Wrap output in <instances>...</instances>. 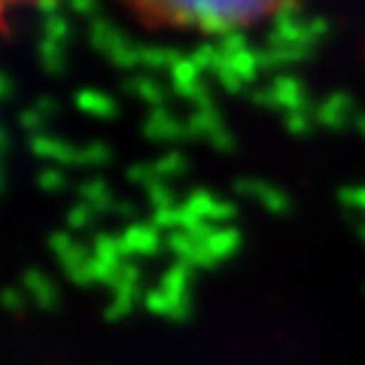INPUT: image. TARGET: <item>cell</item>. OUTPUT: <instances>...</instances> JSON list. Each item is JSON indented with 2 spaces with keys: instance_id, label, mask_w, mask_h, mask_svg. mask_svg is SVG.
Masks as SVG:
<instances>
[{
  "instance_id": "83f0119b",
  "label": "cell",
  "mask_w": 365,
  "mask_h": 365,
  "mask_svg": "<svg viewBox=\"0 0 365 365\" xmlns=\"http://www.w3.org/2000/svg\"><path fill=\"white\" fill-rule=\"evenodd\" d=\"M34 110H37V113H43V116H46V119H49V116H52V113H55V101H46V98H40V101H37V104H34Z\"/></svg>"
},
{
  "instance_id": "d6986e66",
  "label": "cell",
  "mask_w": 365,
  "mask_h": 365,
  "mask_svg": "<svg viewBox=\"0 0 365 365\" xmlns=\"http://www.w3.org/2000/svg\"><path fill=\"white\" fill-rule=\"evenodd\" d=\"M110 146L104 140H88L86 146H79V158L76 165L79 168H104L110 162Z\"/></svg>"
},
{
  "instance_id": "d4e9b609",
  "label": "cell",
  "mask_w": 365,
  "mask_h": 365,
  "mask_svg": "<svg viewBox=\"0 0 365 365\" xmlns=\"http://www.w3.org/2000/svg\"><path fill=\"white\" fill-rule=\"evenodd\" d=\"M338 201L344 204V207H353V210L365 213V186H344V189H338Z\"/></svg>"
},
{
  "instance_id": "44dd1931",
  "label": "cell",
  "mask_w": 365,
  "mask_h": 365,
  "mask_svg": "<svg viewBox=\"0 0 365 365\" xmlns=\"http://www.w3.org/2000/svg\"><path fill=\"white\" fill-rule=\"evenodd\" d=\"M71 37V21H67L61 13L55 16H43V37L40 40H49V43H61Z\"/></svg>"
},
{
  "instance_id": "484cf974",
  "label": "cell",
  "mask_w": 365,
  "mask_h": 365,
  "mask_svg": "<svg viewBox=\"0 0 365 365\" xmlns=\"http://www.w3.org/2000/svg\"><path fill=\"white\" fill-rule=\"evenodd\" d=\"M91 216H95V210H91L88 204L79 201V204H73V207L67 210V225L71 228H86L91 222Z\"/></svg>"
},
{
  "instance_id": "8fae6325",
  "label": "cell",
  "mask_w": 365,
  "mask_h": 365,
  "mask_svg": "<svg viewBox=\"0 0 365 365\" xmlns=\"http://www.w3.org/2000/svg\"><path fill=\"white\" fill-rule=\"evenodd\" d=\"M317 125L319 128H329V131H338L344 128V125L353 122L356 116V107H353V98L347 91H332V95H326L323 101L317 104Z\"/></svg>"
},
{
  "instance_id": "3957f363",
  "label": "cell",
  "mask_w": 365,
  "mask_h": 365,
  "mask_svg": "<svg viewBox=\"0 0 365 365\" xmlns=\"http://www.w3.org/2000/svg\"><path fill=\"white\" fill-rule=\"evenodd\" d=\"M88 46L98 55H104L110 64L122 67L125 73H140L143 71V55L146 46H140L137 40H131L125 31H119L113 21L107 19H95L88 25Z\"/></svg>"
},
{
  "instance_id": "f1b7e54d",
  "label": "cell",
  "mask_w": 365,
  "mask_h": 365,
  "mask_svg": "<svg viewBox=\"0 0 365 365\" xmlns=\"http://www.w3.org/2000/svg\"><path fill=\"white\" fill-rule=\"evenodd\" d=\"M19 4H34V6H40L43 0H4V6H6V9H13V6H19Z\"/></svg>"
},
{
  "instance_id": "6da1fadb",
  "label": "cell",
  "mask_w": 365,
  "mask_h": 365,
  "mask_svg": "<svg viewBox=\"0 0 365 365\" xmlns=\"http://www.w3.org/2000/svg\"><path fill=\"white\" fill-rule=\"evenodd\" d=\"M146 28L192 31L201 37L244 34L265 19H277L302 0H119Z\"/></svg>"
},
{
  "instance_id": "7a4b0ae2",
  "label": "cell",
  "mask_w": 365,
  "mask_h": 365,
  "mask_svg": "<svg viewBox=\"0 0 365 365\" xmlns=\"http://www.w3.org/2000/svg\"><path fill=\"white\" fill-rule=\"evenodd\" d=\"M213 43H216L220 58H216L210 79L222 91H228V95H244V91L259 79V73H265L259 49L244 37V34H225V37L213 40Z\"/></svg>"
},
{
  "instance_id": "ac0fdd59",
  "label": "cell",
  "mask_w": 365,
  "mask_h": 365,
  "mask_svg": "<svg viewBox=\"0 0 365 365\" xmlns=\"http://www.w3.org/2000/svg\"><path fill=\"white\" fill-rule=\"evenodd\" d=\"M37 58H40V64H43V71H46V73L58 76V73L64 71V46H61V43L40 40V46H37Z\"/></svg>"
},
{
  "instance_id": "4316f807",
  "label": "cell",
  "mask_w": 365,
  "mask_h": 365,
  "mask_svg": "<svg viewBox=\"0 0 365 365\" xmlns=\"http://www.w3.org/2000/svg\"><path fill=\"white\" fill-rule=\"evenodd\" d=\"M67 6H71L76 16H86L91 21L98 19V0H67Z\"/></svg>"
},
{
  "instance_id": "52a82bcc",
  "label": "cell",
  "mask_w": 365,
  "mask_h": 365,
  "mask_svg": "<svg viewBox=\"0 0 365 365\" xmlns=\"http://www.w3.org/2000/svg\"><path fill=\"white\" fill-rule=\"evenodd\" d=\"M31 155H37L40 162L52 165V168H71L76 165L79 158V146L64 140L58 134H40V137H31Z\"/></svg>"
},
{
  "instance_id": "8992f818",
  "label": "cell",
  "mask_w": 365,
  "mask_h": 365,
  "mask_svg": "<svg viewBox=\"0 0 365 365\" xmlns=\"http://www.w3.org/2000/svg\"><path fill=\"white\" fill-rule=\"evenodd\" d=\"M168 83H170V91H174V98L186 101V104H198V101H207L213 98V91L207 86V76L201 73V67L189 58V55H182V58L174 64V71L168 73Z\"/></svg>"
},
{
  "instance_id": "e0dca14e",
  "label": "cell",
  "mask_w": 365,
  "mask_h": 365,
  "mask_svg": "<svg viewBox=\"0 0 365 365\" xmlns=\"http://www.w3.org/2000/svg\"><path fill=\"white\" fill-rule=\"evenodd\" d=\"M153 168H155V174H158V180H174V177H182L189 170V162H186V155H182L177 146L174 150H168V153H162L153 162Z\"/></svg>"
},
{
  "instance_id": "ba28073f",
  "label": "cell",
  "mask_w": 365,
  "mask_h": 365,
  "mask_svg": "<svg viewBox=\"0 0 365 365\" xmlns=\"http://www.w3.org/2000/svg\"><path fill=\"white\" fill-rule=\"evenodd\" d=\"M235 192L244 195L250 201L262 204L265 210L271 213H287L289 210V195L283 189H277L274 182H265V180H256V177H244V180H235Z\"/></svg>"
},
{
  "instance_id": "9a60e30c",
  "label": "cell",
  "mask_w": 365,
  "mask_h": 365,
  "mask_svg": "<svg viewBox=\"0 0 365 365\" xmlns=\"http://www.w3.org/2000/svg\"><path fill=\"white\" fill-rule=\"evenodd\" d=\"M76 195L83 204H88L91 210H116V195L107 186L104 177H88L76 186Z\"/></svg>"
},
{
  "instance_id": "30bf717a",
  "label": "cell",
  "mask_w": 365,
  "mask_h": 365,
  "mask_svg": "<svg viewBox=\"0 0 365 365\" xmlns=\"http://www.w3.org/2000/svg\"><path fill=\"white\" fill-rule=\"evenodd\" d=\"M182 207H186L189 213H195L201 222H225V220H232L235 216V204L228 201V198H220V195H213V192L207 189H195V192H189V198L182 201Z\"/></svg>"
},
{
  "instance_id": "5b68a950",
  "label": "cell",
  "mask_w": 365,
  "mask_h": 365,
  "mask_svg": "<svg viewBox=\"0 0 365 365\" xmlns=\"http://www.w3.org/2000/svg\"><path fill=\"white\" fill-rule=\"evenodd\" d=\"M186 128H189V137H201V140H207L216 153H232L235 150V134L228 131V125L222 122V113L216 110L213 98L198 101V104L189 107Z\"/></svg>"
},
{
  "instance_id": "277c9868",
  "label": "cell",
  "mask_w": 365,
  "mask_h": 365,
  "mask_svg": "<svg viewBox=\"0 0 365 365\" xmlns=\"http://www.w3.org/2000/svg\"><path fill=\"white\" fill-rule=\"evenodd\" d=\"M253 104L259 107H271V110H280L283 116L289 113H302V110H311V91L304 88V83L295 73H277L268 79L265 88H256L253 95Z\"/></svg>"
},
{
  "instance_id": "9c48e42d",
  "label": "cell",
  "mask_w": 365,
  "mask_h": 365,
  "mask_svg": "<svg viewBox=\"0 0 365 365\" xmlns=\"http://www.w3.org/2000/svg\"><path fill=\"white\" fill-rule=\"evenodd\" d=\"M143 134L150 137L153 143H168L170 150H174L177 140L189 137V128H186V119H177L174 113L165 107V110L146 113V119H143Z\"/></svg>"
},
{
  "instance_id": "7c38bea8",
  "label": "cell",
  "mask_w": 365,
  "mask_h": 365,
  "mask_svg": "<svg viewBox=\"0 0 365 365\" xmlns=\"http://www.w3.org/2000/svg\"><path fill=\"white\" fill-rule=\"evenodd\" d=\"M125 91H128V98L140 101L143 107H150V113L153 110H165L168 91L153 73H143V71L140 73H128L125 76Z\"/></svg>"
},
{
  "instance_id": "cb8c5ba5",
  "label": "cell",
  "mask_w": 365,
  "mask_h": 365,
  "mask_svg": "<svg viewBox=\"0 0 365 365\" xmlns=\"http://www.w3.org/2000/svg\"><path fill=\"white\" fill-rule=\"evenodd\" d=\"M128 180L134 182L137 189H150L153 182L158 180V174H155V168H153V162H137V165H131L128 168Z\"/></svg>"
},
{
  "instance_id": "603a6c76",
  "label": "cell",
  "mask_w": 365,
  "mask_h": 365,
  "mask_svg": "<svg viewBox=\"0 0 365 365\" xmlns=\"http://www.w3.org/2000/svg\"><path fill=\"white\" fill-rule=\"evenodd\" d=\"M64 182H67V177H64V170H61V168L46 165L40 174H37V186H40L43 192H49V195H58V192L64 189Z\"/></svg>"
},
{
  "instance_id": "4fadbf2b",
  "label": "cell",
  "mask_w": 365,
  "mask_h": 365,
  "mask_svg": "<svg viewBox=\"0 0 365 365\" xmlns=\"http://www.w3.org/2000/svg\"><path fill=\"white\" fill-rule=\"evenodd\" d=\"M119 247L122 253H153L158 247V228L150 222H131L125 232L119 235Z\"/></svg>"
},
{
  "instance_id": "7402d4cb",
  "label": "cell",
  "mask_w": 365,
  "mask_h": 365,
  "mask_svg": "<svg viewBox=\"0 0 365 365\" xmlns=\"http://www.w3.org/2000/svg\"><path fill=\"white\" fill-rule=\"evenodd\" d=\"M283 125H287L289 134H311L317 125V113L314 110H302V113H289V116H283Z\"/></svg>"
},
{
  "instance_id": "5bb4252c",
  "label": "cell",
  "mask_w": 365,
  "mask_h": 365,
  "mask_svg": "<svg viewBox=\"0 0 365 365\" xmlns=\"http://www.w3.org/2000/svg\"><path fill=\"white\" fill-rule=\"evenodd\" d=\"M73 104L83 113H88V116H95V119H113L119 113L116 98H110L107 91H98V88H79Z\"/></svg>"
},
{
  "instance_id": "2e32d148",
  "label": "cell",
  "mask_w": 365,
  "mask_h": 365,
  "mask_svg": "<svg viewBox=\"0 0 365 365\" xmlns=\"http://www.w3.org/2000/svg\"><path fill=\"white\" fill-rule=\"evenodd\" d=\"M182 58L180 52L174 49H162V46H146V55H143V73H170L174 64Z\"/></svg>"
},
{
  "instance_id": "f546056e",
  "label": "cell",
  "mask_w": 365,
  "mask_h": 365,
  "mask_svg": "<svg viewBox=\"0 0 365 365\" xmlns=\"http://www.w3.org/2000/svg\"><path fill=\"white\" fill-rule=\"evenodd\" d=\"M359 131L365 134V116H359Z\"/></svg>"
},
{
  "instance_id": "ffe728a7",
  "label": "cell",
  "mask_w": 365,
  "mask_h": 365,
  "mask_svg": "<svg viewBox=\"0 0 365 365\" xmlns=\"http://www.w3.org/2000/svg\"><path fill=\"white\" fill-rule=\"evenodd\" d=\"M143 195H146V201L153 204V213H155V210H170V207H177L174 189H170V182H165V180H155L150 189H143Z\"/></svg>"
}]
</instances>
